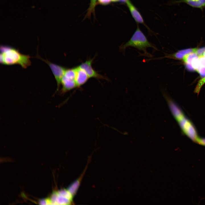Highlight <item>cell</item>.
I'll return each mask as SVG.
<instances>
[{"mask_svg":"<svg viewBox=\"0 0 205 205\" xmlns=\"http://www.w3.org/2000/svg\"><path fill=\"white\" fill-rule=\"evenodd\" d=\"M0 62L6 65H18L26 68L31 64L30 56L21 53L18 50L9 46L1 45Z\"/></svg>","mask_w":205,"mask_h":205,"instance_id":"obj_1","label":"cell"},{"mask_svg":"<svg viewBox=\"0 0 205 205\" xmlns=\"http://www.w3.org/2000/svg\"><path fill=\"white\" fill-rule=\"evenodd\" d=\"M129 47H134L139 50L143 51L144 52L143 55L149 57H152V56L147 52V48H151L156 50H158L155 44L148 40L138 26L130 39L120 46L119 50L124 54L126 48Z\"/></svg>","mask_w":205,"mask_h":205,"instance_id":"obj_2","label":"cell"},{"mask_svg":"<svg viewBox=\"0 0 205 205\" xmlns=\"http://www.w3.org/2000/svg\"><path fill=\"white\" fill-rule=\"evenodd\" d=\"M167 101L171 113L183 132L192 140L196 142L198 137L191 122L185 118L183 112L171 99H168Z\"/></svg>","mask_w":205,"mask_h":205,"instance_id":"obj_3","label":"cell"},{"mask_svg":"<svg viewBox=\"0 0 205 205\" xmlns=\"http://www.w3.org/2000/svg\"><path fill=\"white\" fill-rule=\"evenodd\" d=\"M36 58L45 62L51 69L55 79L57 85L56 91H58L61 85V81L66 68L65 67L51 62L47 59H45L37 54Z\"/></svg>","mask_w":205,"mask_h":205,"instance_id":"obj_4","label":"cell"},{"mask_svg":"<svg viewBox=\"0 0 205 205\" xmlns=\"http://www.w3.org/2000/svg\"><path fill=\"white\" fill-rule=\"evenodd\" d=\"M93 60V58L87 60L84 62H82L78 67L84 70L89 78L108 80L107 78L99 74L93 67L92 64Z\"/></svg>","mask_w":205,"mask_h":205,"instance_id":"obj_5","label":"cell"},{"mask_svg":"<svg viewBox=\"0 0 205 205\" xmlns=\"http://www.w3.org/2000/svg\"><path fill=\"white\" fill-rule=\"evenodd\" d=\"M62 88L60 91L62 94H64L77 87L75 80L68 79L64 76L62 77L61 85Z\"/></svg>","mask_w":205,"mask_h":205,"instance_id":"obj_6","label":"cell"},{"mask_svg":"<svg viewBox=\"0 0 205 205\" xmlns=\"http://www.w3.org/2000/svg\"><path fill=\"white\" fill-rule=\"evenodd\" d=\"M76 75L75 81L77 87H79L85 84L89 78L86 73L83 69L76 67Z\"/></svg>","mask_w":205,"mask_h":205,"instance_id":"obj_7","label":"cell"},{"mask_svg":"<svg viewBox=\"0 0 205 205\" xmlns=\"http://www.w3.org/2000/svg\"><path fill=\"white\" fill-rule=\"evenodd\" d=\"M125 2L135 21L139 23L144 24L142 17L130 1V0H126Z\"/></svg>","mask_w":205,"mask_h":205,"instance_id":"obj_8","label":"cell"},{"mask_svg":"<svg viewBox=\"0 0 205 205\" xmlns=\"http://www.w3.org/2000/svg\"><path fill=\"white\" fill-rule=\"evenodd\" d=\"M176 3H184L192 7L202 10L205 8V0H179Z\"/></svg>","mask_w":205,"mask_h":205,"instance_id":"obj_9","label":"cell"},{"mask_svg":"<svg viewBox=\"0 0 205 205\" xmlns=\"http://www.w3.org/2000/svg\"><path fill=\"white\" fill-rule=\"evenodd\" d=\"M198 56L196 52H193L185 55L183 58V61L189 70H193L191 65V62L195 57Z\"/></svg>","mask_w":205,"mask_h":205,"instance_id":"obj_10","label":"cell"},{"mask_svg":"<svg viewBox=\"0 0 205 205\" xmlns=\"http://www.w3.org/2000/svg\"><path fill=\"white\" fill-rule=\"evenodd\" d=\"M76 71V67L73 68H66L63 76L68 79L75 80Z\"/></svg>","mask_w":205,"mask_h":205,"instance_id":"obj_11","label":"cell"},{"mask_svg":"<svg viewBox=\"0 0 205 205\" xmlns=\"http://www.w3.org/2000/svg\"><path fill=\"white\" fill-rule=\"evenodd\" d=\"M205 83V77L202 78L198 82L194 91L197 93H198L202 86Z\"/></svg>","mask_w":205,"mask_h":205,"instance_id":"obj_12","label":"cell"},{"mask_svg":"<svg viewBox=\"0 0 205 205\" xmlns=\"http://www.w3.org/2000/svg\"><path fill=\"white\" fill-rule=\"evenodd\" d=\"M196 142L201 145L205 146V138H200L198 137Z\"/></svg>","mask_w":205,"mask_h":205,"instance_id":"obj_13","label":"cell"},{"mask_svg":"<svg viewBox=\"0 0 205 205\" xmlns=\"http://www.w3.org/2000/svg\"><path fill=\"white\" fill-rule=\"evenodd\" d=\"M99 1L103 4H106L109 3L111 0H98Z\"/></svg>","mask_w":205,"mask_h":205,"instance_id":"obj_14","label":"cell"},{"mask_svg":"<svg viewBox=\"0 0 205 205\" xmlns=\"http://www.w3.org/2000/svg\"><path fill=\"white\" fill-rule=\"evenodd\" d=\"M202 55L205 57V51L204 52Z\"/></svg>","mask_w":205,"mask_h":205,"instance_id":"obj_15","label":"cell"}]
</instances>
